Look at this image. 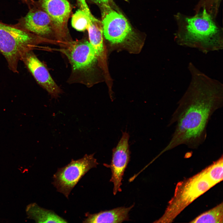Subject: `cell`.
Wrapping results in <instances>:
<instances>
[{
	"instance_id": "6da1fadb",
	"label": "cell",
	"mask_w": 223,
	"mask_h": 223,
	"mask_svg": "<svg viewBox=\"0 0 223 223\" xmlns=\"http://www.w3.org/2000/svg\"><path fill=\"white\" fill-rule=\"evenodd\" d=\"M180 100L168 126L176 124L170 140L163 151L184 145L196 148L205 141L208 122L213 113L223 106L221 91L192 89Z\"/></svg>"
},
{
	"instance_id": "7a4b0ae2",
	"label": "cell",
	"mask_w": 223,
	"mask_h": 223,
	"mask_svg": "<svg viewBox=\"0 0 223 223\" xmlns=\"http://www.w3.org/2000/svg\"><path fill=\"white\" fill-rule=\"evenodd\" d=\"M59 42L44 38L18 28L0 22V52L6 59L9 69L18 73V64L23 55L37 45Z\"/></svg>"
},
{
	"instance_id": "3957f363",
	"label": "cell",
	"mask_w": 223,
	"mask_h": 223,
	"mask_svg": "<svg viewBox=\"0 0 223 223\" xmlns=\"http://www.w3.org/2000/svg\"><path fill=\"white\" fill-rule=\"evenodd\" d=\"M59 51L67 58L71 66L68 82L79 83L90 87L98 59L89 41L85 39L61 43Z\"/></svg>"
},
{
	"instance_id": "277c9868",
	"label": "cell",
	"mask_w": 223,
	"mask_h": 223,
	"mask_svg": "<svg viewBox=\"0 0 223 223\" xmlns=\"http://www.w3.org/2000/svg\"><path fill=\"white\" fill-rule=\"evenodd\" d=\"M214 185L204 170L179 182L164 213L154 223H170L188 205Z\"/></svg>"
},
{
	"instance_id": "5b68a950",
	"label": "cell",
	"mask_w": 223,
	"mask_h": 223,
	"mask_svg": "<svg viewBox=\"0 0 223 223\" xmlns=\"http://www.w3.org/2000/svg\"><path fill=\"white\" fill-rule=\"evenodd\" d=\"M94 155L86 154L81 159H72L68 164L58 168L53 175L52 182L57 191L68 198L71 191L81 179L90 169L98 164Z\"/></svg>"
},
{
	"instance_id": "8992f818",
	"label": "cell",
	"mask_w": 223,
	"mask_h": 223,
	"mask_svg": "<svg viewBox=\"0 0 223 223\" xmlns=\"http://www.w3.org/2000/svg\"><path fill=\"white\" fill-rule=\"evenodd\" d=\"M101 11L103 35L112 44L124 43L134 39L135 33L126 18L110 5L99 7Z\"/></svg>"
},
{
	"instance_id": "52a82bcc",
	"label": "cell",
	"mask_w": 223,
	"mask_h": 223,
	"mask_svg": "<svg viewBox=\"0 0 223 223\" xmlns=\"http://www.w3.org/2000/svg\"><path fill=\"white\" fill-rule=\"evenodd\" d=\"M36 2L49 16L57 40L60 43L73 40L68 28L72 8L68 0H38Z\"/></svg>"
},
{
	"instance_id": "ba28073f",
	"label": "cell",
	"mask_w": 223,
	"mask_h": 223,
	"mask_svg": "<svg viewBox=\"0 0 223 223\" xmlns=\"http://www.w3.org/2000/svg\"><path fill=\"white\" fill-rule=\"evenodd\" d=\"M15 25L39 36L58 41L49 16L37 5L36 2L33 6L29 8L26 15L20 18Z\"/></svg>"
},
{
	"instance_id": "9c48e42d",
	"label": "cell",
	"mask_w": 223,
	"mask_h": 223,
	"mask_svg": "<svg viewBox=\"0 0 223 223\" xmlns=\"http://www.w3.org/2000/svg\"><path fill=\"white\" fill-rule=\"evenodd\" d=\"M129 137V135L127 132H123L121 137L116 146L112 149L110 164H103L105 166L111 169L112 174L110 181L113 183V193L115 195L118 192L122 191L121 186L123 177L130 160Z\"/></svg>"
},
{
	"instance_id": "30bf717a",
	"label": "cell",
	"mask_w": 223,
	"mask_h": 223,
	"mask_svg": "<svg viewBox=\"0 0 223 223\" xmlns=\"http://www.w3.org/2000/svg\"><path fill=\"white\" fill-rule=\"evenodd\" d=\"M37 83L52 98H57L62 90L52 77L46 68L33 50L26 52L21 60Z\"/></svg>"
},
{
	"instance_id": "8fae6325",
	"label": "cell",
	"mask_w": 223,
	"mask_h": 223,
	"mask_svg": "<svg viewBox=\"0 0 223 223\" xmlns=\"http://www.w3.org/2000/svg\"><path fill=\"white\" fill-rule=\"evenodd\" d=\"M188 38L201 41L210 40L218 32V28L206 10L193 17L187 18Z\"/></svg>"
},
{
	"instance_id": "7c38bea8",
	"label": "cell",
	"mask_w": 223,
	"mask_h": 223,
	"mask_svg": "<svg viewBox=\"0 0 223 223\" xmlns=\"http://www.w3.org/2000/svg\"><path fill=\"white\" fill-rule=\"evenodd\" d=\"M134 204L128 207H119L94 214L87 213L84 223H121L129 220V213Z\"/></svg>"
},
{
	"instance_id": "4fadbf2b",
	"label": "cell",
	"mask_w": 223,
	"mask_h": 223,
	"mask_svg": "<svg viewBox=\"0 0 223 223\" xmlns=\"http://www.w3.org/2000/svg\"><path fill=\"white\" fill-rule=\"evenodd\" d=\"M26 212L27 218L37 223H67V221L53 211L39 206L36 203L27 206Z\"/></svg>"
},
{
	"instance_id": "5bb4252c",
	"label": "cell",
	"mask_w": 223,
	"mask_h": 223,
	"mask_svg": "<svg viewBox=\"0 0 223 223\" xmlns=\"http://www.w3.org/2000/svg\"><path fill=\"white\" fill-rule=\"evenodd\" d=\"M77 4L79 9L72 16V25L76 30L84 31L87 29L89 16L92 13L85 0H79Z\"/></svg>"
},
{
	"instance_id": "9a60e30c",
	"label": "cell",
	"mask_w": 223,
	"mask_h": 223,
	"mask_svg": "<svg viewBox=\"0 0 223 223\" xmlns=\"http://www.w3.org/2000/svg\"><path fill=\"white\" fill-rule=\"evenodd\" d=\"M190 222L191 223H223V203H221L210 210L201 214Z\"/></svg>"
},
{
	"instance_id": "2e32d148",
	"label": "cell",
	"mask_w": 223,
	"mask_h": 223,
	"mask_svg": "<svg viewBox=\"0 0 223 223\" xmlns=\"http://www.w3.org/2000/svg\"><path fill=\"white\" fill-rule=\"evenodd\" d=\"M223 162L222 156L212 164L203 169L207 177L214 185L223 180Z\"/></svg>"
},
{
	"instance_id": "e0dca14e",
	"label": "cell",
	"mask_w": 223,
	"mask_h": 223,
	"mask_svg": "<svg viewBox=\"0 0 223 223\" xmlns=\"http://www.w3.org/2000/svg\"><path fill=\"white\" fill-rule=\"evenodd\" d=\"M99 7L103 5H110L112 0H90Z\"/></svg>"
},
{
	"instance_id": "ac0fdd59",
	"label": "cell",
	"mask_w": 223,
	"mask_h": 223,
	"mask_svg": "<svg viewBox=\"0 0 223 223\" xmlns=\"http://www.w3.org/2000/svg\"><path fill=\"white\" fill-rule=\"evenodd\" d=\"M26 4L29 8L33 6L36 3L34 0H20Z\"/></svg>"
}]
</instances>
